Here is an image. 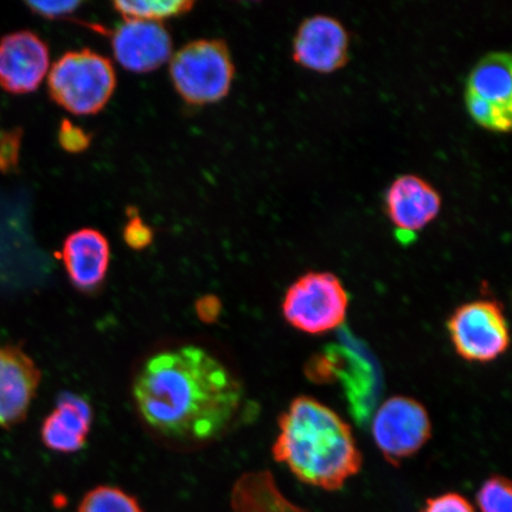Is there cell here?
<instances>
[{
	"instance_id": "277c9868",
	"label": "cell",
	"mask_w": 512,
	"mask_h": 512,
	"mask_svg": "<svg viewBox=\"0 0 512 512\" xmlns=\"http://www.w3.org/2000/svg\"><path fill=\"white\" fill-rule=\"evenodd\" d=\"M117 88L110 60L91 49L69 51L51 68L48 91L55 104L75 115L104 110Z\"/></svg>"
},
{
	"instance_id": "cb8c5ba5",
	"label": "cell",
	"mask_w": 512,
	"mask_h": 512,
	"mask_svg": "<svg viewBox=\"0 0 512 512\" xmlns=\"http://www.w3.org/2000/svg\"><path fill=\"white\" fill-rule=\"evenodd\" d=\"M92 134L75 125L69 119H63L57 133V140L62 149L68 153L85 152L92 144Z\"/></svg>"
},
{
	"instance_id": "4316f807",
	"label": "cell",
	"mask_w": 512,
	"mask_h": 512,
	"mask_svg": "<svg viewBox=\"0 0 512 512\" xmlns=\"http://www.w3.org/2000/svg\"><path fill=\"white\" fill-rule=\"evenodd\" d=\"M195 310L201 322L211 324L217 322L222 311L220 299L213 294H207L197 300Z\"/></svg>"
},
{
	"instance_id": "44dd1931",
	"label": "cell",
	"mask_w": 512,
	"mask_h": 512,
	"mask_svg": "<svg viewBox=\"0 0 512 512\" xmlns=\"http://www.w3.org/2000/svg\"><path fill=\"white\" fill-rule=\"evenodd\" d=\"M476 502L480 512H512V490L508 478L491 476L480 486Z\"/></svg>"
},
{
	"instance_id": "7c38bea8",
	"label": "cell",
	"mask_w": 512,
	"mask_h": 512,
	"mask_svg": "<svg viewBox=\"0 0 512 512\" xmlns=\"http://www.w3.org/2000/svg\"><path fill=\"white\" fill-rule=\"evenodd\" d=\"M42 380L41 370L18 345L0 342V427L27 418Z\"/></svg>"
},
{
	"instance_id": "484cf974",
	"label": "cell",
	"mask_w": 512,
	"mask_h": 512,
	"mask_svg": "<svg viewBox=\"0 0 512 512\" xmlns=\"http://www.w3.org/2000/svg\"><path fill=\"white\" fill-rule=\"evenodd\" d=\"M28 8L37 16L59 19L74 14L81 2H27Z\"/></svg>"
},
{
	"instance_id": "603a6c76",
	"label": "cell",
	"mask_w": 512,
	"mask_h": 512,
	"mask_svg": "<svg viewBox=\"0 0 512 512\" xmlns=\"http://www.w3.org/2000/svg\"><path fill=\"white\" fill-rule=\"evenodd\" d=\"M22 139V128L0 131V171L3 174H11L18 170Z\"/></svg>"
},
{
	"instance_id": "5b68a950",
	"label": "cell",
	"mask_w": 512,
	"mask_h": 512,
	"mask_svg": "<svg viewBox=\"0 0 512 512\" xmlns=\"http://www.w3.org/2000/svg\"><path fill=\"white\" fill-rule=\"evenodd\" d=\"M235 66L222 40L192 41L178 50L170 62V78L176 92L192 106L215 104L232 88Z\"/></svg>"
},
{
	"instance_id": "2e32d148",
	"label": "cell",
	"mask_w": 512,
	"mask_h": 512,
	"mask_svg": "<svg viewBox=\"0 0 512 512\" xmlns=\"http://www.w3.org/2000/svg\"><path fill=\"white\" fill-rule=\"evenodd\" d=\"M230 507L233 512H310L283 495L270 471L241 476L232 490Z\"/></svg>"
},
{
	"instance_id": "5bb4252c",
	"label": "cell",
	"mask_w": 512,
	"mask_h": 512,
	"mask_svg": "<svg viewBox=\"0 0 512 512\" xmlns=\"http://www.w3.org/2000/svg\"><path fill=\"white\" fill-rule=\"evenodd\" d=\"M61 259L70 283L81 292H94L110 268V242L99 230H75L63 241Z\"/></svg>"
},
{
	"instance_id": "d4e9b609",
	"label": "cell",
	"mask_w": 512,
	"mask_h": 512,
	"mask_svg": "<svg viewBox=\"0 0 512 512\" xmlns=\"http://www.w3.org/2000/svg\"><path fill=\"white\" fill-rule=\"evenodd\" d=\"M420 512H477L469 499L457 492L427 499L425 507Z\"/></svg>"
},
{
	"instance_id": "4fadbf2b",
	"label": "cell",
	"mask_w": 512,
	"mask_h": 512,
	"mask_svg": "<svg viewBox=\"0 0 512 512\" xmlns=\"http://www.w3.org/2000/svg\"><path fill=\"white\" fill-rule=\"evenodd\" d=\"M111 42L115 60L132 73L153 72L168 62L172 53L169 31L155 22L125 19Z\"/></svg>"
},
{
	"instance_id": "8fae6325",
	"label": "cell",
	"mask_w": 512,
	"mask_h": 512,
	"mask_svg": "<svg viewBox=\"0 0 512 512\" xmlns=\"http://www.w3.org/2000/svg\"><path fill=\"white\" fill-rule=\"evenodd\" d=\"M47 43L30 30L11 32L0 40V87L15 95L35 92L49 70Z\"/></svg>"
},
{
	"instance_id": "ba28073f",
	"label": "cell",
	"mask_w": 512,
	"mask_h": 512,
	"mask_svg": "<svg viewBox=\"0 0 512 512\" xmlns=\"http://www.w3.org/2000/svg\"><path fill=\"white\" fill-rule=\"evenodd\" d=\"M371 434L387 462L399 465L427 444L432 435V421L419 401L393 396L374 412Z\"/></svg>"
},
{
	"instance_id": "3957f363",
	"label": "cell",
	"mask_w": 512,
	"mask_h": 512,
	"mask_svg": "<svg viewBox=\"0 0 512 512\" xmlns=\"http://www.w3.org/2000/svg\"><path fill=\"white\" fill-rule=\"evenodd\" d=\"M306 375L313 382L341 383L352 415L360 424L374 414L381 393L380 370L369 352L351 335L342 334L341 341L313 356L306 364Z\"/></svg>"
},
{
	"instance_id": "ac0fdd59",
	"label": "cell",
	"mask_w": 512,
	"mask_h": 512,
	"mask_svg": "<svg viewBox=\"0 0 512 512\" xmlns=\"http://www.w3.org/2000/svg\"><path fill=\"white\" fill-rule=\"evenodd\" d=\"M78 512H144L138 499L117 486L99 485L82 497Z\"/></svg>"
},
{
	"instance_id": "52a82bcc",
	"label": "cell",
	"mask_w": 512,
	"mask_h": 512,
	"mask_svg": "<svg viewBox=\"0 0 512 512\" xmlns=\"http://www.w3.org/2000/svg\"><path fill=\"white\" fill-rule=\"evenodd\" d=\"M446 326L454 350L467 362L489 363L509 348L508 319L502 304L494 299L458 306Z\"/></svg>"
},
{
	"instance_id": "7402d4cb",
	"label": "cell",
	"mask_w": 512,
	"mask_h": 512,
	"mask_svg": "<svg viewBox=\"0 0 512 512\" xmlns=\"http://www.w3.org/2000/svg\"><path fill=\"white\" fill-rule=\"evenodd\" d=\"M128 221L123 230V238L133 251H143L150 247L155 238L153 229L139 216L136 208H128Z\"/></svg>"
},
{
	"instance_id": "30bf717a",
	"label": "cell",
	"mask_w": 512,
	"mask_h": 512,
	"mask_svg": "<svg viewBox=\"0 0 512 512\" xmlns=\"http://www.w3.org/2000/svg\"><path fill=\"white\" fill-rule=\"evenodd\" d=\"M443 198L426 179L416 175L395 178L384 196V209L396 236L409 243L440 214Z\"/></svg>"
},
{
	"instance_id": "8992f818",
	"label": "cell",
	"mask_w": 512,
	"mask_h": 512,
	"mask_svg": "<svg viewBox=\"0 0 512 512\" xmlns=\"http://www.w3.org/2000/svg\"><path fill=\"white\" fill-rule=\"evenodd\" d=\"M349 296L341 280L330 272H307L287 288L281 310L292 328L313 336L341 328Z\"/></svg>"
},
{
	"instance_id": "ffe728a7",
	"label": "cell",
	"mask_w": 512,
	"mask_h": 512,
	"mask_svg": "<svg viewBox=\"0 0 512 512\" xmlns=\"http://www.w3.org/2000/svg\"><path fill=\"white\" fill-rule=\"evenodd\" d=\"M465 104L467 112L479 126L499 133L510 131L512 108L492 105L470 94H465Z\"/></svg>"
},
{
	"instance_id": "9c48e42d",
	"label": "cell",
	"mask_w": 512,
	"mask_h": 512,
	"mask_svg": "<svg viewBox=\"0 0 512 512\" xmlns=\"http://www.w3.org/2000/svg\"><path fill=\"white\" fill-rule=\"evenodd\" d=\"M293 61L319 74H331L347 66L350 36L337 18L307 17L300 23L292 46Z\"/></svg>"
},
{
	"instance_id": "6da1fadb",
	"label": "cell",
	"mask_w": 512,
	"mask_h": 512,
	"mask_svg": "<svg viewBox=\"0 0 512 512\" xmlns=\"http://www.w3.org/2000/svg\"><path fill=\"white\" fill-rule=\"evenodd\" d=\"M133 399L153 431L172 440L206 443L232 425L243 390L219 358L190 344L147 358L134 377Z\"/></svg>"
},
{
	"instance_id": "7a4b0ae2",
	"label": "cell",
	"mask_w": 512,
	"mask_h": 512,
	"mask_svg": "<svg viewBox=\"0 0 512 512\" xmlns=\"http://www.w3.org/2000/svg\"><path fill=\"white\" fill-rule=\"evenodd\" d=\"M272 452L300 482L325 491L341 490L363 464L351 427L310 396L292 400L280 415Z\"/></svg>"
},
{
	"instance_id": "e0dca14e",
	"label": "cell",
	"mask_w": 512,
	"mask_h": 512,
	"mask_svg": "<svg viewBox=\"0 0 512 512\" xmlns=\"http://www.w3.org/2000/svg\"><path fill=\"white\" fill-rule=\"evenodd\" d=\"M511 55L505 51L486 54L472 68L466 82L465 94L489 102V104L512 108Z\"/></svg>"
},
{
	"instance_id": "d6986e66",
	"label": "cell",
	"mask_w": 512,
	"mask_h": 512,
	"mask_svg": "<svg viewBox=\"0 0 512 512\" xmlns=\"http://www.w3.org/2000/svg\"><path fill=\"white\" fill-rule=\"evenodd\" d=\"M194 2L187 0H168V2H115L113 8L125 19L160 23L164 19L188 14L194 8Z\"/></svg>"
},
{
	"instance_id": "9a60e30c",
	"label": "cell",
	"mask_w": 512,
	"mask_h": 512,
	"mask_svg": "<svg viewBox=\"0 0 512 512\" xmlns=\"http://www.w3.org/2000/svg\"><path fill=\"white\" fill-rule=\"evenodd\" d=\"M93 424V409L86 399L73 393H63L54 411L44 419L41 437L49 450L69 454L87 444Z\"/></svg>"
}]
</instances>
